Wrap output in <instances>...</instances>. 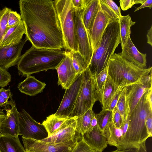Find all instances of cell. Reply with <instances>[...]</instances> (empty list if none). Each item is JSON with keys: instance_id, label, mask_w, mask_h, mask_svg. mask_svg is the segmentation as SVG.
Listing matches in <instances>:
<instances>
[{"instance_id": "cell-1", "label": "cell", "mask_w": 152, "mask_h": 152, "mask_svg": "<svg viewBox=\"0 0 152 152\" xmlns=\"http://www.w3.org/2000/svg\"><path fill=\"white\" fill-rule=\"evenodd\" d=\"M19 6L26 37L32 46L38 48L65 49L55 0H20Z\"/></svg>"}, {"instance_id": "cell-2", "label": "cell", "mask_w": 152, "mask_h": 152, "mask_svg": "<svg viewBox=\"0 0 152 152\" xmlns=\"http://www.w3.org/2000/svg\"><path fill=\"white\" fill-rule=\"evenodd\" d=\"M147 92L129 115L127 132L117 149L134 148L139 152H147L146 141L150 137L147 130L145 121L148 114L152 112V107L147 98Z\"/></svg>"}, {"instance_id": "cell-3", "label": "cell", "mask_w": 152, "mask_h": 152, "mask_svg": "<svg viewBox=\"0 0 152 152\" xmlns=\"http://www.w3.org/2000/svg\"><path fill=\"white\" fill-rule=\"evenodd\" d=\"M66 51L38 48L32 46L21 56L17 64L20 75L27 76L43 71L56 69L65 58Z\"/></svg>"}, {"instance_id": "cell-4", "label": "cell", "mask_w": 152, "mask_h": 152, "mask_svg": "<svg viewBox=\"0 0 152 152\" xmlns=\"http://www.w3.org/2000/svg\"><path fill=\"white\" fill-rule=\"evenodd\" d=\"M121 42L119 19L110 23L106 28L99 46L93 52L88 67L95 76L107 66L110 57Z\"/></svg>"}, {"instance_id": "cell-5", "label": "cell", "mask_w": 152, "mask_h": 152, "mask_svg": "<svg viewBox=\"0 0 152 152\" xmlns=\"http://www.w3.org/2000/svg\"><path fill=\"white\" fill-rule=\"evenodd\" d=\"M108 75L118 87V90L139 81L152 72L151 66L142 69L125 59L121 53H114L107 65Z\"/></svg>"}, {"instance_id": "cell-6", "label": "cell", "mask_w": 152, "mask_h": 152, "mask_svg": "<svg viewBox=\"0 0 152 152\" xmlns=\"http://www.w3.org/2000/svg\"><path fill=\"white\" fill-rule=\"evenodd\" d=\"M55 4L67 51L78 52L75 32V9L71 0H55Z\"/></svg>"}, {"instance_id": "cell-7", "label": "cell", "mask_w": 152, "mask_h": 152, "mask_svg": "<svg viewBox=\"0 0 152 152\" xmlns=\"http://www.w3.org/2000/svg\"><path fill=\"white\" fill-rule=\"evenodd\" d=\"M81 88L73 110L69 117H79L92 108L97 101L95 77L91 73L88 67L83 73Z\"/></svg>"}, {"instance_id": "cell-8", "label": "cell", "mask_w": 152, "mask_h": 152, "mask_svg": "<svg viewBox=\"0 0 152 152\" xmlns=\"http://www.w3.org/2000/svg\"><path fill=\"white\" fill-rule=\"evenodd\" d=\"M99 10L93 25L88 32L93 52L99 46L103 34L108 25L117 19L108 8L99 0Z\"/></svg>"}, {"instance_id": "cell-9", "label": "cell", "mask_w": 152, "mask_h": 152, "mask_svg": "<svg viewBox=\"0 0 152 152\" xmlns=\"http://www.w3.org/2000/svg\"><path fill=\"white\" fill-rule=\"evenodd\" d=\"M19 135L40 140L48 136L44 126L34 120L23 109L19 112Z\"/></svg>"}, {"instance_id": "cell-10", "label": "cell", "mask_w": 152, "mask_h": 152, "mask_svg": "<svg viewBox=\"0 0 152 152\" xmlns=\"http://www.w3.org/2000/svg\"><path fill=\"white\" fill-rule=\"evenodd\" d=\"M82 73L79 74L72 84L66 90L62 99L56 113L57 116L69 118L73 110L81 87Z\"/></svg>"}, {"instance_id": "cell-11", "label": "cell", "mask_w": 152, "mask_h": 152, "mask_svg": "<svg viewBox=\"0 0 152 152\" xmlns=\"http://www.w3.org/2000/svg\"><path fill=\"white\" fill-rule=\"evenodd\" d=\"M22 137L25 151L33 152H72L76 144V136L69 141L58 143Z\"/></svg>"}, {"instance_id": "cell-12", "label": "cell", "mask_w": 152, "mask_h": 152, "mask_svg": "<svg viewBox=\"0 0 152 152\" xmlns=\"http://www.w3.org/2000/svg\"><path fill=\"white\" fill-rule=\"evenodd\" d=\"M152 72L137 82L124 87L127 110L129 115L142 96L152 86Z\"/></svg>"}, {"instance_id": "cell-13", "label": "cell", "mask_w": 152, "mask_h": 152, "mask_svg": "<svg viewBox=\"0 0 152 152\" xmlns=\"http://www.w3.org/2000/svg\"><path fill=\"white\" fill-rule=\"evenodd\" d=\"M83 10H76L75 32L78 52L83 57L88 66L93 51L88 33L82 22V13Z\"/></svg>"}, {"instance_id": "cell-14", "label": "cell", "mask_w": 152, "mask_h": 152, "mask_svg": "<svg viewBox=\"0 0 152 152\" xmlns=\"http://www.w3.org/2000/svg\"><path fill=\"white\" fill-rule=\"evenodd\" d=\"M10 99V106L5 110V117L0 126V134L17 136L19 135V112L12 97Z\"/></svg>"}, {"instance_id": "cell-15", "label": "cell", "mask_w": 152, "mask_h": 152, "mask_svg": "<svg viewBox=\"0 0 152 152\" xmlns=\"http://www.w3.org/2000/svg\"><path fill=\"white\" fill-rule=\"evenodd\" d=\"M28 40L26 37L17 44L3 47L0 45V67L7 70L17 64L22 49Z\"/></svg>"}, {"instance_id": "cell-16", "label": "cell", "mask_w": 152, "mask_h": 152, "mask_svg": "<svg viewBox=\"0 0 152 152\" xmlns=\"http://www.w3.org/2000/svg\"><path fill=\"white\" fill-rule=\"evenodd\" d=\"M77 119L76 116L69 118L58 130L41 140L50 143H58L67 142L73 140L77 133Z\"/></svg>"}, {"instance_id": "cell-17", "label": "cell", "mask_w": 152, "mask_h": 152, "mask_svg": "<svg viewBox=\"0 0 152 152\" xmlns=\"http://www.w3.org/2000/svg\"><path fill=\"white\" fill-rule=\"evenodd\" d=\"M58 77V85L65 90L73 83L78 74L74 69L69 52L59 65L56 67Z\"/></svg>"}, {"instance_id": "cell-18", "label": "cell", "mask_w": 152, "mask_h": 152, "mask_svg": "<svg viewBox=\"0 0 152 152\" xmlns=\"http://www.w3.org/2000/svg\"><path fill=\"white\" fill-rule=\"evenodd\" d=\"M122 49L121 53L125 59L140 68L145 69L146 66V54L138 51L132 42L130 36Z\"/></svg>"}, {"instance_id": "cell-19", "label": "cell", "mask_w": 152, "mask_h": 152, "mask_svg": "<svg viewBox=\"0 0 152 152\" xmlns=\"http://www.w3.org/2000/svg\"><path fill=\"white\" fill-rule=\"evenodd\" d=\"M83 137L86 142L98 152H102L107 146L106 138L97 125L91 131L86 132Z\"/></svg>"}, {"instance_id": "cell-20", "label": "cell", "mask_w": 152, "mask_h": 152, "mask_svg": "<svg viewBox=\"0 0 152 152\" xmlns=\"http://www.w3.org/2000/svg\"><path fill=\"white\" fill-rule=\"evenodd\" d=\"M46 84L30 75L19 83L18 88L21 93L30 96H34L41 92Z\"/></svg>"}, {"instance_id": "cell-21", "label": "cell", "mask_w": 152, "mask_h": 152, "mask_svg": "<svg viewBox=\"0 0 152 152\" xmlns=\"http://www.w3.org/2000/svg\"><path fill=\"white\" fill-rule=\"evenodd\" d=\"M25 33V28L22 20L18 24L7 29L1 45L3 47L17 44L22 40L23 35Z\"/></svg>"}, {"instance_id": "cell-22", "label": "cell", "mask_w": 152, "mask_h": 152, "mask_svg": "<svg viewBox=\"0 0 152 152\" xmlns=\"http://www.w3.org/2000/svg\"><path fill=\"white\" fill-rule=\"evenodd\" d=\"M99 3V0H90L82 11V22L88 32L92 28L97 14Z\"/></svg>"}, {"instance_id": "cell-23", "label": "cell", "mask_w": 152, "mask_h": 152, "mask_svg": "<svg viewBox=\"0 0 152 152\" xmlns=\"http://www.w3.org/2000/svg\"><path fill=\"white\" fill-rule=\"evenodd\" d=\"M0 152H26L18 136L0 134Z\"/></svg>"}, {"instance_id": "cell-24", "label": "cell", "mask_w": 152, "mask_h": 152, "mask_svg": "<svg viewBox=\"0 0 152 152\" xmlns=\"http://www.w3.org/2000/svg\"><path fill=\"white\" fill-rule=\"evenodd\" d=\"M102 134L106 137L108 144L115 146L117 149L119 147L123 139L121 128H117L111 122L108 124Z\"/></svg>"}, {"instance_id": "cell-25", "label": "cell", "mask_w": 152, "mask_h": 152, "mask_svg": "<svg viewBox=\"0 0 152 152\" xmlns=\"http://www.w3.org/2000/svg\"><path fill=\"white\" fill-rule=\"evenodd\" d=\"M118 87L108 75L102 94V110H105L118 91Z\"/></svg>"}, {"instance_id": "cell-26", "label": "cell", "mask_w": 152, "mask_h": 152, "mask_svg": "<svg viewBox=\"0 0 152 152\" xmlns=\"http://www.w3.org/2000/svg\"><path fill=\"white\" fill-rule=\"evenodd\" d=\"M120 32L121 48L126 44L129 37L131 33V27L134 25L135 22L133 21L129 15L122 16L119 19Z\"/></svg>"}, {"instance_id": "cell-27", "label": "cell", "mask_w": 152, "mask_h": 152, "mask_svg": "<svg viewBox=\"0 0 152 152\" xmlns=\"http://www.w3.org/2000/svg\"><path fill=\"white\" fill-rule=\"evenodd\" d=\"M69 118L57 116L53 114L48 117L42 124L45 128L49 136L58 130Z\"/></svg>"}, {"instance_id": "cell-28", "label": "cell", "mask_w": 152, "mask_h": 152, "mask_svg": "<svg viewBox=\"0 0 152 152\" xmlns=\"http://www.w3.org/2000/svg\"><path fill=\"white\" fill-rule=\"evenodd\" d=\"M94 113L92 108H91L77 117L76 131L78 134L83 136L86 132Z\"/></svg>"}, {"instance_id": "cell-29", "label": "cell", "mask_w": 152, "mask_h": 152, "mask_svg": "<svg viewBox=\"0 0 152 152\" xmlns=\"http://www.w3.org/2000/svg\"><path fill=\"white\" fill-rule=\"evenodd\" d=\"M73 66L78 74L83 73L88 67L83 57L79 52H69Z\"/></svg>"}, {"instance_id": "cell-30", "label": "cell", "mask_w": 152, "mask_h": 152, "mask_svg": "<svg viewBox=\"0 0 152 152\" xmlns=\"http://www.w3.org/2000/svg\"><path fill=\"white\" fill-rule=\"evenodd\" d=\"M108 75V67L95 76L96 79L97 101L102 102V94L105 85L106 80Z\"/></svg>"}, {"instance_id": "cell-31", "label": "cell", "mask_w": 152, "mask_h": 152, "mask_svg": "<svg viewBox=\"0 0 152 152\" xmlns=\"http://www.w3.org/2000/svg\"><path fill=\"white\" fill-rule=\"evenodd\" d=\"M113 112L108 110H102L95 114L97 125L102 133L108 124L112 122Z\"/></svg>"}, {"instance_id": "cell-32", "label": "cell", "mask_w": 152, "mask_h": 152, "mask_svg": "<svg viewBox=\"0 0 152 152\" xmlns=\"http://www.w3.org/2000/svg\"><path fill=\"white\" fill-rule=\"evenodd\" d=\"M11 10L10 9L5 7L0 11V45L7 30L9 15Z\"/></svg>"}, {"instance_id": "cell-33", "label": "cell", "mask_w": 152, "mask_h": 152, "mask_svg": "<svg viewBox=\"0 0 152 152\" xmlns=\"http://www.w3.org/2000/svg\"><path fill=\"white\" fill-rule=\"evenodd\" d=\"M125 88H124L122 90L116 105L118 111L123 118L124 123L127 119L129 116L125 99Z\"/></svg>"}, {"instance_id": "cell-34", "label": "cell", "mask_w": 152, "mask_h": 152, "mask_svg": "<svg viewBox=\"0 0 152 152\" xmlns=\"http://www.w3.org/2000/svg\"><path fill=\"white\" fill-rule=\"evenodd\" d=\"M76 144L72 152H98L91 148L81 135L76 134Z\"/></svg>"}, {"instance_id": "cell-35", "label": "cell", "mask_w": 152, "mask_h": 152, "mask_svg": "<svg viewBox=\"0 0 152 152\" xmlns=\"http://www.w3.org/2000/svg\"><path fill=\"white\" fill-rule=\"evenodd\" d=\"M101 1L117 19H119L122 17L120 7L113 1L112 0Z\"/></svg>"}, {"instance_id": "cell-36", "label": "cell", "mask_w": 152, "mask_h": 152, "mask_svg": "<svg viewBox=\"0 0 152 152\" xmlns=\"http://www.w3.org/2000/svg\"><path fill=\"white\" fill-rule=\"evenodd\" d=\"M22 20L20 15L11 10L9 15L7 29L18 24Z\"/></svg>"}, {"instance_id": "cell-37", "label": "cell", "mask_w": 152, "mask_h": 152, "mask_svg": "<svg viewBox=\"0 0 152 152\" xmlns=\"http://www.w3.org/2000/svg\"><path fill=\"white\" fill-rule=\"evenodd\" d=\"M11 76L7 70L0 67V87L7 86L11 80Z\"/></svg>"}, {"instance_id": "cell-38", "label": "cell", "mask_w": 152, "mask_h": 152, "mask_svg": "<svg viewBox=\"0 0 152 152\" xmlns=\"http://www.w3.org/2000/svg\"><path fill=\"white\" fill-rule=\"evenodd\" d=\"M112 122L117 128H121L124 123L123 118L116 106L112 111Z\"/></svg>"}, {"instance_id": "cell-39", "label": "cell", "mask_w": 152, "mask_h": 152, "mask_svg": "<svg viewBox=\"0 0 152 152\" xmlns=\"http://www.w3.org/2000/svg\"><path fill=\"white\" fill-rule=\"evenodd\" d=\"M90 0H71L74 8L76 10H83Z\"/></svg>"}, {"instance_id": "cell-40", "label": "cell", "mask_w": 152, "mask_h": 152, "mask_svg": "<svg viewBox=\"0 0 152 152\" xmlns=\"http://www.w3.org/2000/svg\"><path fill=\"white\" fill-rule=\"evenodd\" d=\"M122 90H118L116 92L106 110L113 111L116 106Z\"/></svg>"}, {"instance_id": "cell-41", "label": "cell", "mask_w": 152, "mask_h": 152, "mask_svg": "<svg viewBox=\"0 0 152 152\" xmlns=\"http://www.w3.org/2000/svg\"><path fill=\"white\" fill-rule=\"evenodd\" d=\"M145 127L150 137L152 136V112L149 113L145 121Z\"/></svg>"}, {"instance_id": "cell-42", "label": "cell", "mask_w": 152, "mask_h": 152, "mask_svg": "<svg viewBox=\"0 0 152 152\" xmlns=\"http://www.w3.org/2000/svg\"><path fill=\"white\" fill-rule=\"evenodd\" d=\"M119 2L121 9L124 11L128 10L135 4V0H120Z\"/></svg>"}, {"instance_id": "cell-43", "label": "cell", "mask_w": 152, "mask_h": 152, "mask_svg": "<svg viewBox=\"0 0 152 152\" xmlns=\"http://www.w3.org/2000/svg\"><path fill=\"white\" fill-rule=\"evenodd\" d=\"M0 95L7 101H8V99L12 97L10 88L6 89L3 87L1 88L0 89Z\"/></svg>"}, {"instance_id": "cell-44", "label": "cell", "mask_w": 152, "mask_h": 152, "mask_svg": "<svg viewBox=\"0 0 152 152\" xmlns=\"http://www.w3.org/2000/svg\"><path fill=\"white\" fill-rule=\"evenodd\" d=\"M95 114L94 113H93L90 125L86 132L91 131L95 127L97 126V121Z\"/></svg>"}, {"instance_id": "cell-45", "label": "cell", "mask_w": 152, "mask_h": 152, "mask_svg": "<svg viewBox=\"0 0 152 152\" xmlns=\"http://www.w3.org/2000/svg\"><path fill=\"white\" fill-rule=\"evenodd\" d=\"M149 7L151 9L152 7V0H145L141 4V6L136 8L134 12H135L139 10L144 8Z\"/></svg>"}, {"instance_id": "cell-46", "label": "cell", "mask_w": 152, "mask_h": 152, "mask_svg": "<svg viewBox=\"0 0 152 152\" xmlns=\"http://www.w3.org/2000/svg\"><path fill=\"white\" fill-rule=\"evenodd\" d=\"M147 42V43L152 46V26H151L150 28L148 31L146 35Z\"/></svg>"}, {"instance_id": "cell-47", "label": "cell", "mask_w": 152, "mask_h": 152, "mask_svg": "<svg viewBox=\"0 0 152 152\" xmlns=\"http://www.w3.org/2000/svg\"><path fill=\"white\" fill-rule=\"evenodd\" d=\"M152 88L151 87L147 92V98L151 107H152Z\"/></svg>"}, {"instance_id": "cell-48", "label": "cell", "mask_w": 152, "mask_h": 152, "mask_svg": "<svg viewBox=\"0 0 152 152\" xmlns=\"http://www.w3.org/2000/svg\"><path fill=\"white\" fill-rule=\"evenodd\" d=\"M110 152H139L137 149L135 148H132L124 150H118Z\"/></svg>"}, {"instance_id": "cell-49", "label": "cell", "mask_w": 152, "mask_h": 152, "mask_svg": "<svg viewBox=\"0 0 152 152\" xmlns=\"http://www.w3.org/2000/svg\"><path fill=\"white\" fill-rule=\"evenodd\" d=\"M8 103V101L6 100L0 95V108L5 106Z\"/></svg>"}, {"instance_id": "cell-50", "label": "cell", "mask_w": 152, "mask_h": 152, "mask_svg": "<svg viewBox=\"0 0 152 152\" xmlns=\"http://www.w3.org/2000/svg\"><path fill=\"white\" fill-rule=\"evenodd\" d=\"M5 114L0 112V126L1 123L5 117Z\"/></svg>"}, {"instance_id": "cell-51", "label": "cell", "mask_w": 152, "mask_h": 152, "mask_svg": "<svg viewBox=\"0 0 152 152\" xmlns=\"http://www.w3.org/2000/svg\"><path fill=\"white\" fill-rule=\"evenodd\" d=\"M26 151V152H33L31 151Z\"/></svg>"}]
</instances>
